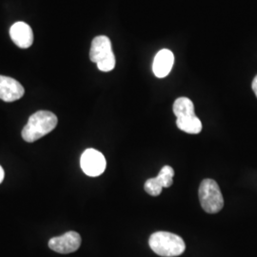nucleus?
Returning <instances> with one entry per match:
<instances>
[{"label": "nucleus", "mask_w": 257, "mask_h": 257, "mask_svg": "<svg viewBox=\"0 0 257 257\" xmlns=\"http://www.w3.org/2000/svg\"><path fill=\"white\" fill-rule=\"evenodd\" d=\"M198 196L203 210L208 213L219 212L224 207L220 188L212 179L203 180L198 189Z\"/></svg>", "instance_id": "nucleus-4"}, {"label": "nucleus", "mask_w": 257, "mask_h": 257, "mask_svg": "<svg viewBox=\"0 0 257 257\" xmlns=\"http://www.w3.org/2000/svg\"><path fill=\"white\" fill-rule=\"evenodd\" d=\"M251 87H252V90H253V92L255 93V95H256L257 97V75L254 77V79H253V81H252Z\"/></svg>", "instance_id": "nucleus-14"}, {"label": "nucleus", "mask_w": 257, "mask_h": 257, "mask_svg": "<svg viewBox=\"0 0 257 257\" xmlns=\"http://www.w3.org/2000/svg\"><path fill=\"white\" fill-rule=\"evenodd\" d=\"M80 166L85 175L96 177L105 172L107 162L100 152L94 149H87L80 158Z\"/></svg>", "instance_id": "nucleus-5"}, {"label": "nucleus", "mask_w": 257, "mask_h": 257, "mask_svg": "<svg viewBox=\"0 0 257 257\" xmlns=\"http://www.w3.org/2000/svg\"><path fill=\"white\" fill-rule=\"evenodd\" d=\"M175 63L174 54L167 49H163L156 54L153 64V72L158 78L166 77L171 73Z\"/></svg>", "instance_id": "nucleus-9"}, {"label": "nucleus", "mask_w": 257, "mask_h": 257, "mask_svg": "<svg viewBox=\"0 0 257 257\" xmlns=\"http://www.w3.org/2000/svg\"><path fill=\"white\" fill-rule=\"evenodd\" d=\"M149 245L157 255L162 257L179 256L186 249L183 239L168 231H156L149 239Z\"/></svg>", "instance_id": "nucleus-2"}, {"label": "nucleus", "mask_w": 257, "mask_h": 257, "mask_svg": "<svg viewBox=\"0 0 257 257\" xmlns=\"http://www.w3.org/2000/svg\"><path fill=\"white\" fill-rule=\"evenodd\" d=\"M90 59L96 63L101 72H110L115 67V56L110 38L105 36L94 37L90 50Z\"/></svg>", "instance_id": "nucleus-3"}, {"label": "nucleus", "mask_w": 257, "mask_h": 257, "mask_svg": "<svg viewBox=\"0 0 257 257\" xmlns=\"http://www.w3.org/2000/svg\"><path fill=\"white\" fill-rule=\"evenodd\" d=\"M144 189L150 195L157 196V195H159L160 193H162L163 187L159 184L157 179L155 177V178L148 179L147 181L145 182V185H144Z\"/></svg>", "instance_id": "nucleus-13"}, {"label": "nucleus", "mask_w": 257, "mask_h": 257, "mask_svg": "<svg viewBox=\"0 0 257 257\" xmlns=\"http://www.w3.org/2000/svg\"><path fill=\"white\" fill-rule=\"evenodd\" d=\"M81 245V236L76 231H68L63 235L50 239L49 248L58 253L67 254L77 250Z\"/></svg>", "instance_id": "nucleus-6"}, {"label": "nucleus", "mask_w": 257, "mask_h": 257, "mask_svg": "<svg viewBox=\"0 0 257 257\" xmlns=\"http://www.w3.org/2000/svg\"><path fill=\"white\" fill-rule=\"evenodd\" d=\"M175 171L171 166H164L156 178L163 188H170L173 185Z\"/></svg>", "instance_id": "nucleus-12"}, {"label": "nucleus", "mask_w": 257, "mask_h": 257, "mask_svg": "<svg viewBox=\"0 0 257 257\" xmlns=\"http://www.w3.org/2000/svg\"><path fill=\"white\" fill-rule=\"evenodd\" d=\"M57 122L56 115L52 111L38 110L30 116L27 124L21 132L22 138L26 142L33 143L55 130Z\"/></svg>", "instance_id": "nucleus-1"}, {"label": "nucleus", "mask_w": 257, "mask_h": 257, "mask_svg": "<svg viewBox=\"0 0 257 257\" xmlns=\"http://www.w3.org/2000/svg\"><path fill=\"white\" fill-rule=\"evenodd\" d=\"M176 118H188L195 116L193 103L188 97H179L175 100L173 106Z\"/></svg>", "instance_id": "nucleus-10"}, {"label": "nucleus", "mask_w": 257, "mask_h": 257, "mask_svg": "<svg viewBox=\"0 0 257 257\" xmlns=\"http://www.w3.org/2000/svg\"><path fill=\"white\" fill-rule=\"evenodd\" d=\"M10 37L13 42L21 49H28L33 45L34 33L27 23L19 21L12 25L10 29Z\"/></svg>", "instance_id": "nucleus-8"}, {"label": "nucleus", "mask_w": 257, "mask_h": 257, "mask_svg": "<svg viewBox=\"0 0 257 257\" xmlns=\"http://www.w3.org/2000/svg\"><path fill=\"white\" fill-rule=\"evenodd\" d=\"M4 176H5L4 170H3V168L0 166V184L2 183V181H3V179H4Z\"/></svg>", "instance_id": "nucleus-15"}, {"label": "nucleus", "mask_w": 257, "mask_h": 257, "mask_svg": "<svg viewBox=\"0 0 257 257\" xmlns=\"http://www.w3.org/2000/svg\"><path fill=\"white\" fill-rule=\"evenodd\" d=\"M25 90L20 83L9 76L0 75V99L5 102L17 101L24 95Z\"/></svg>", "instance_id": "nucleus-7"}, {"label": "nucleus", "mask_w": 257, "mask_h": 257, "mask_svg": "<svg viewBox=\"0 0 257 257\" xmlns=\"http://www.w3.org/2000/svg\"><path fill=\"white\" fill-rule=\"evenodd\" d=\"M177 127L187 134L197 135L202 131V123L195 115L189 118H176Z\"/></svg>", "instance_id": "nucleus-11"}]
</instances>
